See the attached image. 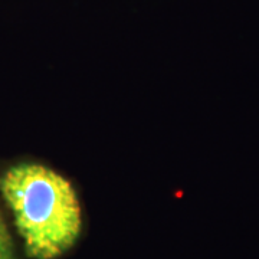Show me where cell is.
Wrapping results in <instances>:
<instances>
[{
	"instance_id": "cell-2",
	"label": "cell",
	"mask_w": 259,
	"mask_h": 259,
	"mask_svg": "<svg viewBox=\"0 0 259 259\" xmlns=\"http://www.w3.org/2000/svg\"><path fill=\"white\" fill-rule=\"evenodd\" d=\"M0 259H15L9 232L2 219V214H0Z\"/></svg>"
},
{
	"instance_id": "cell-1",
	"label": "cell",
	"mask_w": 259,
	"mask_h": 259,
	"mask_svg": "<svg viewBox=\"0 0 259 259\" xmlns=\"http://www.w3.org/2000/svg\"><path fill=\"white\" fill-rule=\"evenodd\" d=\"M0 192L33 259H55L78 241L82 214L72 185L42 164H19L0 179Z\"/></svg>"
}]
</instances>
